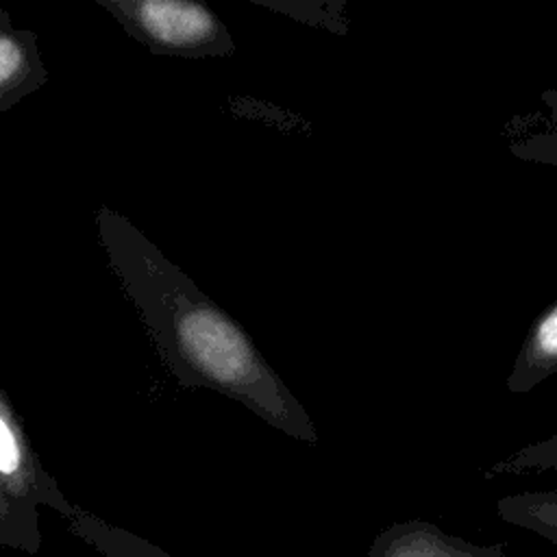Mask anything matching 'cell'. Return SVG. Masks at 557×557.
Here are the masks:
<instances>
[{"mask_svg": "<svg viewBox=\"0 0 557 557\" xmlns=\"http://www.w3.org/2000/svg\"><path fill=\"white\" fill-rule=\"evenodd\" d=\"M540 100L548 111L542 131L518 137L509 141L507 148L520 161L557 168V87L544 89Z\"/></svg>", "mask_w": 557, "mask_h": 557, "instance_id": "obj_9", "label": "cell"}, {"mask_svg": "<svg viewBox=\"0 0 557 557\" xmlns=\"http://www.w3.org/2000/svg\"><path fill=\"white\" fill-rule=\"evenodd\" d=\"M0 487L22 509L37 513L39 507H48L61 518H70L78 505L70 503L46 470L28 433L13 409L11 398L0 385Z\"/></svg>", "mask_w": 557, "mask_h": 557, "instance_id": "obj_3", "label": "cell"}, {"mask_svg": "<svg viewBox=\"0 0 557 557\" xmlns=\"http://www.w3.org/2000/svg\"><path fill=\"white\" fill-rule=\"evenodd\" d=\"M96 235L178 385L228 396L276 431L318 444L311 416L248 333L126 215L100 205Z\"/></svg>", "mask_w": 557, "mask_h": 557, "instance_id": "obj_1", "label": "cell"}, {"mask_svg": "<svg viewBox=\"0 0 557 557\" xmlns=\"http://www.w3.org/2000/svg\"><path fill=\"white\" fill-rule=\"evenodd\" d=\"M557 470V433L527 444L518 448L516 453L507 455L505 459L494 461L490 468H485V479H498V476H520V474H533V472H550Z\"/></svg>", "mask_w": 557, "mask_h": 557, "instance_id": "obj_11", "label": "cell"}, {"mask_svg": "<svg viewBox=\"0 0 557 557\" xmlns=\"http://www.w3.org/2000/svg\"><path fill=\"white\" fill-rule=\"evenodd\" d=\"M48 83L37 35L17 28L7 11L0 9V113L15 107L28 94Z\"/></svg>", "mask_w": 557, "mask_h": 557, "instance_id": "obj_4", "label": "cell"}, {"mask_svg": "<svg viewBox=\"0 0 557 557\" xmlns=\"http://www.w3.org/2000/svg\"><path fill=\"white\" fill-rule=\"evenodd\" d=\"M0 546L37 555L41 548L39 516L22 509L0 487Z\"/></svg>", "mask_w": 557, "mask_h": 557, "instance_id": "obj_10", "label": "cell"}, {"mask_svg": "<svg viewBox=\"0 0 557 557\" xmlns=\"http://www.w3.org/2000/svg\"><path fill=\"white\" fill-rule=\"evenodd\" d=\"M505 544H490V546H479L476 557H505Z\"/></svg>", "mask_w": 557, "mask_h": 557, "instance_id": "obj_12", "label": "cell"}, {"mask_svg": "<svg viewBox=\"0 0 557 557\" xmlns=\"http://www.w3.org/2000/svg\"><path fill=\"white\" fill-rule=\"evenodd\" d=\"M553 374H557V300L529 324L505 387L511 394H527Z\"/></svg>", "mask_w": 557, "mask_h": 557, "instance_id": "obj_6", "label": "cell"}, {"mask_svg": "<svg viewBox=\"0 0 557 557\" xmlns=\"http://www.w3.org/2000/svg\"><path fill=\"white\" fill-rule=\"evenodd\" d=\"M128 37L154 54L209 59L235 54L222 17L196 0H96Z\"/></svg>", "mask_w": 557, "mask_h": 557, "instance_id": "obj_2", "label": "cell"}, {"mask_svg": "<svg viewBox=\"0 0 557 557\" xmlns=\"http://www.w3.org/2000/svg\"><path fill=\"white\" fill-rule=\"evenodd\" d=\"M479 544L450 535L426 520H405L381 529L366 557H476Z\"/></svg>", "mask_w": 557, "mask_h": 557, "instance_id": "obj_5", "label": "cell"}, {"mask_svg": "<svg viewBox=\"0 0 557 557\" xmlns=\"http://www.w3.org/2000/svg\"><path fill=\"white\" fill-rule=\"evenodd\" d=\"M503 522L533 531L557 546V490H529L496 500Z\"/></svg>", "mask_w": 557, "mask_h": 557, "instance_id": "obj_8", "label": "cell"}, {"mask_svg": "<svg viewBox=\"0 0 557 557\" xmlns=\"http://www.w3.org/2000/svg\"><path fill=\"white\" fill-rule=\"evenodd\" d=\"M67 527L72 535L89 544L102 557H174L168 550L154 546L152 542L120 529L115 524L104 522L102 518L76 507V511L67 518Z\"/></svg>", "mask_w": 557, "mask_h": 557, "instance_id": "obj_7", "label": "cell"}]
</instances>
